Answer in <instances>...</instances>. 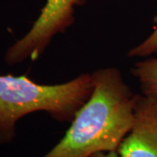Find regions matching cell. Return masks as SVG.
<instances>
[{
	"label": "cell",
	"instance_id": "1",
	"mask_svg": "<svg viewBox=\"0 0 157 157\" xmlns=\"http://www.w3.org/2000/svg\"><path fill=\"white\" fill-rule=\"evenodd\" d=\"M92 74L94 87L89 100L76 113L65 136L42 157H88L117 151L132 129L137 94L115 68Z\"/></svg>",
	"mask_w": 157,
	"mask_h": 157
},
{
	"label": "cell",
	"instance_id": "2",
	"mask_svg": "<svg viewBox=\"0 0 157 157\" xmlns=\"http://www.w3.org/2000/svg\"><path fill=\"white\" fill-rule=\"evenodd\" d=\"M94 87L92 73L59 85H40L26 75H0V143H11L20 118L45 111L59 121H72Z\"/></svg>",
	"mask_w": 157,
	"mask_h": 157
},
{
	"label": "cell",
	"instance_id": "3",
	"mask_svg": "<svg viewBox=\"0 0 157 157\" xmlns=\"http://www.w3.org/2000/svg\"><path fill=\"white\" fill-rule=\"evenodd\" d=\"M81 0H47L38 19L23 38L6 51L9 66L25 59L35 60L43 53L52 37L63 33L73 23V7Z\"/></svg>",
	"mask_w": 157,
	"mask_h": 157
},
{
	"label": "cell",
	"instance_id": "4",
	"mask_svg": "<svg viewBox=\"0 0 157 157\" xmlns=\"http://www.w3.org/2000/svg\"><path fill=\"white\" fill-rule=\"evenodd\" d=\"M120 157H157V103L137 95L133 128L118 148Z\"/></svg>",
	"mask_w": 157,
	"mask_h": 157
},
{
	"label": "cell",
	"instance_id": "5",
	"mask_svg": "<svg viewBox=\"0 0 157 157\" xmlns=\"http://www.w3.org/2000/svg\"><path fill=\"white\" fill-rule=\"evenodd\" d=\"M143 95L157 103V56L137 62L132 69Z\"/></svg>",
	"mask_w": 157,
	"mask_h": 157
},
{
	"label": "cell",
	"instance_id": "6",
	"mask_svg": "<svg viewBox=\"0 0 157 157\" xmlns=\"http://www.w3.org/2000/svg\"><path fill=\"white\" fill-rule=\"evenodd\" d=\"M156 55L157 56V26L142 43L129 51V57H146Z\"/></svg>",
	"mask_w": 157,
	"mask_h": 157
},
{
	"label": "cell",
	"instance_id": "7",
	"mask_svg": "<svg viewBox=\"0 0 157 157\" xmlns=\"http://www.w3.org/2000/svg\"><path fill=\"white\" fill-rule=\"evenodd\" d=\"M88 157H120L118 151L110 152H98Z\"/></svg>",
	"mask_w": 157,
	"mask_h": 157
}]
</instances>
